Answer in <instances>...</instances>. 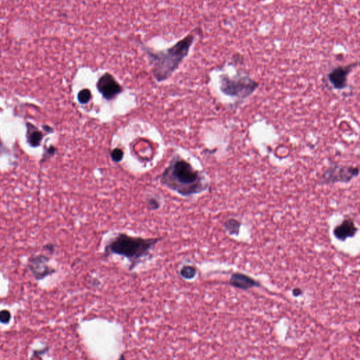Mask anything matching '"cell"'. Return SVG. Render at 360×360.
<instances>
[{
	"label": "cell",
	"instance_id": "16",
	"mask_svg": "<svg viewBox=\"0 0 360 360\" xmlns=\"http://www.w3.org/2000/svg\"><path fill=\"white\" fill-rule=\"evenodd\" d=\"M147 206H148V209L151 210V211H156V210L159 209L160 207L159 201L155 198H151V199H148L147 200Z\"/></svg>",
	"mask_w": 360,
	"mask_h": 360
},
{
	"label": "cell",
	"instance_id": "15",
	"mask_svg": "<svg viewBox=\"0 0 360 360\" xmlns=\"http://www.w3.org/2000/svg\"><path fill=\"white\" fill-rule=\"evenodd\" d=\"M123 155H124V153H123V150L121 149V148H115L111 152V156L113 161L118 163V162H121L123 160Z\"/></svg>",
	"mask_w": 360,
	"mask_h": 360
},
{
	"label": "cell",
	"instance_id": "6",
	"mask_svg": "<svg viewBox=\"0 0 360 360\" xmlns=\"http://www.w3.org/2000/svg\"><path fill=\"white\" fill-rule=\"evenodd\" d=\"M96 87L103 97L108 101L113 100L123 91L121 84L109 72H106L99 77Z\"/></svg>",
	"mask_w": 360,
	"mask_h": 360
},
{
	"label": "cell",
	"instance_id": "8",
	"mask_svg": "<svg viewBox=\"0 0 360 360\" xmlns=\"http://www.w3.org/2000/svg\"><path fill=\"white\" fill-rule=\"evenodd\" d=\"M48 261V258L42 255L30 258L29 268L37 280H42L47 275L55 272L54 269L47 266V263Z\"/></svg>",
	"mask_w": 360,
	"mask_h": 360
},
{
	"label": "cell",
	"instance_id": "3",
	"mask_svg": "<svg viewBox=\"0 0 360 360\" xmlns=\"http://www.w3.org/2000/svg\"><path fill=\"white\" fill-rule=\"evenodd\" d=\"M194 40L195 35L189 34L165 50L153 52L148 47H143L155 80L158 82L168 80L188 56Z\"/></svg>",
	"mask_w": 360,
	"mask_h": 360
},
{
	"label": "cell",
	"instance_id": "18",
	"mask_svg": "<svg viewBox=\"0 0 360 360\" xmlns=\"http://www.w3.org/2000/svg\"><path fill=\"white\" fill-rule=\"evenodd\" d=\"M302 292L301 289L300 288H294L293 290V294L294 296H299L301 295Z\"/></svg>",
	"mask_w": 360,
	"mask_h": 360
},
{
	"label": "cell",
	"instance_id": "19",
	"mask_svg": "<svg viewBox=\"0 0 360 360\" xmlns=\"http://www.w3.org/2000/svg\"><path fill=\"white\" fill-rule=\"evenodd\" d=\"M0 146H1V143H0Z\"/></svg>",
	"mask_w": 360,
	"mask_h": 360
},
{
	"label": "cell",
	"instance_id": "13",
	"mask_svg": "<svg viewBox=\"0 0 360 360\" xmlns=\"http://www.w3.org/2000/svg\"><path fill=\"white\" fill-rule=\"evenodd\" d=\"M241 222L237 219H229L224 223V226L226 230L231 235H238L239 234L240 228H241Z\"/></svg>",
	"mask_w": 360,
	"mask_h": 360
},
{
	"label": "cell",
	"instance_id": "10",
	"mask_svg": "<svg viewBox=\"0 0 360 360\" xmlns=\"http://www.w3.org/2000/svg\"><path fill=\"white\" fill-rule=\"evenodd\" d=\"M229 283L236 288L248 290L253 287H259L260 283L251 277L241 273H234L231 275Z\"/></svg>",
	"mask_w": 360,
	"mask_h": 360
},
{
	"label": "cell",
	"instance_id": "14",
	"mask_svg": "<svg viewBox=\"0 0 360 360\" xmlns=\"http://www.w3.org/2000/svg\"><path fill=\"white\" fill-rule=\"evenodd\" d=\"M92 99V94L88 89H84L80 91L77 94V100L81 104H86Z\"/></svg>",
	"mask_w": 360,
	"mask_h": 360
},
{
	"label": "cell",
	"instance_id": "17",
	"mask_svg": "<svg viewBox=\"0 0 360 360\" xmlns=\"http://www.w3.org/2000/svg\"><path fill=\"white\" fill-rule=\"evenodd\" d=\"M11 319V313L8 310H1L0 312V322L7 324Z\"/></svg>",
	"mask_w": 360,
	"mask_h": 360
},
{
	"label": "cell",
	"instance_id": "1",
	"mask_svg": "<svg viewBox=\"0 0 360 360\" xmlns=\"http://www.w3.org/2000/svg\"><path fill=\"white\" fill-rule=\"evenodd\" d=\"M160 182L185 197L200 194L209 187L199 171L179 155L172 158L165 169L160 176Z\"/></svg>",
	"mask_w": 360,
	"mask_h": 360
},
{
	"label": "cell",
	"instance_id": "7",
	"mask_svg": "<svg viewBox=\"0 0 360 360\" xmlns=\"http://www.w3.org/2000/svg\"><path fill=\"white\" fill-rule=\"evenodd\" d=\"M358 66V63H353L346 67H339L334 69L328 75V78L333 87L336 89L346 88L348 85V75Z\"/></svg>",
	"mask_w": 360,
	"mask_h": 360
},
{
	"label": "cell",
	"instance_id": "12",
	"mask_svg": "<svg viewBox=\"0 0 360 360\" xmlns=\"http://www.w3.org/2000/svg\"><path fill=\"white\" fill-rule=\"evenodd\" d=\"M180 274L184 280H192L197 276V269L193 265H183L180 269Z\"/></svg>",
	"mask_w": 360,
	"mask_h": 360
},
{
	"label": "cell",
	"instance_id": "4",
	"mask_svg": "<svg viewBox=\"0 0 360 360\" xmlns=\"http://www.w3.org/2000/svg\"><path fill=\"white\" fill-rule=\"evenodd\" d=\"M219 83L221 92L239 99H246L251 96L259 86L256 81L248 76L231 78L227 75H222L219 77Z\"/></svg>",
	"mask_w": 360,
	"mask_h": 360
},
{
	"label": "cell",
	"instance_id": "11",
	"mask_svg": "<svg viewBox=\"0 0 360 360\" xmlns=\"http://www.w3.org/2000/svg\"><path fill=\"white\" fill-rule=\"evenodd\" d=\"M27 140L30 146L37 147L40 146L43 139V134L33 125L27 123Z\"/></svg>",
	"mask_w": 360,
	"mask_h": 360
},
{
	"label": "cell",
	"instance_id": "2",
	"mask_svg": "<svg viewBox=\"0 0 360 360\" xmlns=\"http://www.w3.org/2000/svg\"><path fill=\"white\" fill-rule=\"evenodd\" d=\"M162 237L143 238L118 233L105 245L104 256H118L129 262V270L133 271L144 258H148Z\"/></svg>",
	"mask_w": 360,
	"mask_h": 360
},
{
	"label": "cell",
	"instance_id": "5",
	"mask_svg": "<svg viewBox=\"0 0 360 360\" xmlns=\"http://www.w3.org/2000/svg\"><path fill=\"white\" fill-rule=\"evenodd\" d=\"M359 175V168L344 165H334L326 170L322 176V182L326 184L348 183Z\"/></svg>",
	"mask_w": 360,
	"mask_h": 360
},
{
	"label": "cell",
	"instance_id": "9",
	"mask_svg": "<svg viewBox=\"0 0 360 360\" xmlns=\"http://www.w3.org/2000/svg\"><path fill=\"white\" fill-rule=\"evenodd\" d=\"M358 228L351 219H345L339 225L336 226L334 230V236L341 241H345L348 238H352L356 234Z\"/></svg>",
	"mask_w": 360,
	"mask_h": 360
}]
</instances>
